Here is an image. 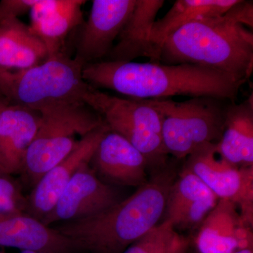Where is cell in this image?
Returning <instances> with one entry per match:
<instances>
[{
    "mask_svg": "<svg viewBox=\"0 0 253 253\" xmlns=\"http://www.w3.org/2000/svg\"><path fill=\"white\" fill-rule=\"evenodd\" d=\"M164 0H136L135 6L107 58L104 61L131 62L147 57L158 62L154 46L150 42L151 28Z\"/></svg>",
    "mask_w": 253,
    "mask_h": 253,
    "instance_id": "obj_18",
    "label": "cell"
},
{
    "mask_svg": "<svg viewBox=\"0 0 253 253\" xmlns=\"http://www.w3.org/2000/svg\"><path fill=\"white\" fill-rule=\"evenodd\" d=\"M0 246L33 252L77 251L59 231L26 212L0 213Z\"/></svg>",
    "mask_w": 253,
    "mask_h": 253,
    "instance_id": "obj_14",
    "label": "cell"
},
{
    "mask_svg": "<svg viewBox=\"0 0 253 253\" xmlns=\"http://www.w3.org/2000/svg\"><path fill=\"white\" fill-rule=\"evenodd\" d=\"M10 104L9 101L7 99H5L4 96L0 95V113L8 106Z\"/></svg>",
    "mask_w": 253,
    "mask_h": 253,
    "instance_id": "obj_26",
    "label": "cell"
},
{
    "mask_svg": "<svg viewBox=\"0 0 253 253\" xmlns=\"http://www.w3.org/2000/svg\"><path fill=\"white\" fill-rule=\"evenodd\" d=\"M188 249H189V241L186 239L184 242L173 253H188Z\"/></svg>",
    "mask_w": 253,
    "mask_h": 253,
    "instance_id": "obj_25",
    "label": "cell"
},
{
    "mask_svg": "<svg viewBox=\"0 0 253 253\" xmlns=\"http://www.w3.org/2000/svg\"><path fill=\"white\" fill-rule=\"evenodd\" d=\"M142 100L162 116L163 141L168 154L184 158L220 139L227 101L209 96L184 101Z\"/></svg>",
    "mask_w": 253,
    "mask_h": 253,
    "instance_id": "obj_6",
    "label": "cell"
},
{
    "mask_svg": "<svg viewBox=\"0 0 253 253\" xmlns=\"http://www.w3.org/2000/svg\"><path fill=\"white\" fill-rule=\"evenodd\" d=\"M253 3L239 0L225 14L186 25L168 37L159 62L197 65L246 83L253 69Z\"/></svg>",
    "mask_w": 253,
    "mask_h": 253,
    "instance_id": "obj_1",
    "label": "cell"
},
{
    "mask_svg": "<svg viewBox=\"0 0 253 253\" xmlns=\"http://www.w3.org/2000/svg\"><path fill=\"white\" fill-rule=\"evenodd\" d=\"M43 42L18 18L0 23V71H19L48 59Z\"/></svg>",
    "mask_w": 253,
    "mask_h": 253,
    "instance_id": "obj_19",
    "label": "cell"
},
{
    "mask_svg": "<svg viewBox=\"0 0 253 253\" xmlns=\"http://www.w3.org/2000/svg\"><path fill=\"white\" fill-rule=\"evenodd\" d=\"M21 253H51V252H33V251H21Z\"/></svg>",
    "mask_w": 253,
    "mask_h": 253,
    "instance_id": "obj_28",
    "label": "cell"
},
{
    "mask_svg": "<svg viewBox=\"0 0 253 253\" xmlns=\"http://www.w3.org/2000/svg\"><path fill=\"white\" fill-rule=\"evenodd\" d=\"M27 198L12 176L0 172V213L26 212Z\"/></svg>",
    "mask_w": 253,
    "mask_h": 253,
    "instance_id": "obj_23",
    "label": "cell"
},
{
    "mask_svg": "<svg viewBox=\"0 0 253 253\" xmlns=\"http://www.w3.org/2000/svg\"><path fill=\"white\" fill-rule=\"evenodd\" d=\"M86 104L104 119L110 130L123 136L144 155L155 171L167 166L162 116L142 99L113 96L94 86Z\"/></svg>",
    "mask_w": 253,
    "mask_h": 253,
    "instance_id": "obj_7",
    "label": "cell"
},
{
    "mask_svg": "<svg viewBox=\"0 0 253 253\" xmlns=\"http://www.w3.org/2000/svg\"><path fill=\"white\" fill-rule=\"evenodd\" d=\"M90 164L96 174L118 185L139 187L148 181L147 159L114 131H108L103 136Z\"/></svg>",
    "mask_w": 253,
    "mask_h": 253,
    "instance_id": "obj_13",
    "label": "cell"
},
{
    "mask_svg": "<svg viewBox=\"0 0 253 253\" xmlns=\"http://www.w3.org/2000/svg\"><path fill=\"white\" fill-rule=\"evenodd\" d=\"M218 154L238 167L253 166V99L226 105Z\"/></svg>",
    "mask_w": 253,
    "mask_h": 253,
    "instance_id": "obj_20",
    "label": "cell"
},
{
    "mask_svg": "<svg viewBox=\"0 0 253 253\" xmlns=\"http://www.w3.org/2000/svg\"><path fill=\"white\" fill-rule=\"evenodd\" d=\"M239 0H177L161 19L155 21L150 33V42L158 56L159 50L168 37L179 28L204 18L225 14Z\"/></svg>",
    "mask_w": 253,
    "mask_h": 253,
    "instance_id": "obj_21",
    "label": "cell"
},
{
    "mask_svg": "<svg viewBox=\"0 0 253 253\" xmlns=\"http://www.w3.org/2000/svg\"><path fill=\"white\" fill-rule=\"evenodd\" d=\"M155 172L126 199L91 217L61 223L54 229L68 238L76 251L123 253L157 226L165 214L176 173L167 167Z\"/></svg>",
    "mask_w": 253,
    "mask_h": 253,
    "instance_id": "obj_3",
    "label": "cell"
},
{
    "mask_svg": "<svg viewBox=\"0 0 253 253\" xmlns=\"http://www.w3.org/2000/svg\"><path fill=\"white\" fill-rule=\"evenodd\" d=\"M109 130L105 124L81 138L72 152L37 182L27 198L26 212L42 220L75 174L83 166L90 164L100 141Z\"/></svg>",
    "mask_w": 253,
    "mask_h": 253,
    "instance_id": "obj_11",
    "label": "cell"
},
{
    "mask_svg": "<svg viewBox=\"0 0 253 253\" xmlns=\"http://www.w3.org/2000/svg\"><path fill=\"white\" fill-rule=\"evenodd\" d=\"M216 144L205 145L188 156L184 168L218 199L234 203L243 219L253 224V166L238 167L228 162L218 154Z\"/></svg>",
    "mask_w": 253,
    "mask_h": 253,
    "instance_id": "obj_8",
    "label": "cell"
},
{
    "mask_svg": "<svg viewBox=\"0 0 253 253\" xmlns=\"http://www.w3.org/2000/svg\"><path fill=\"white\" fill-rule=\"evenodd\" d=\"M186 239L176 233L169 221L164 220L123 253H173Z\"/></svg>",
    "mask_w": 253,
    "mask_h": 253,
    "instance_id": "obj_22",
    "label": "cell"
},
{
    "mask_svg": "<svg viewBox=\"0 0 253 253\" xmlns=\"http://www.w3.org/2000/svg\"><path fill=\"white\" fill-rule=\"evenodd\" d=\"M38 112L39 126L22 172L33 186L72 152L81 138L106 124L101 116L84 103H62Z\"/></svg>",
    "mask_w": 253,
    "mask_h": 253,
    "instance_id": "obj_5",
    "label": "cell"
},
{
    "mask_svg": "<svg viewBox=\"0 0 253 253\" xmlns=\"http://www.w3.org/2000/svg\"><path fill=\"white\" fill-rule=\"evenodd\" d=\"M136 0H94L82 24L75 57L84 65L107 58L129 18Z\"/></svg>",
    "mask_w": 253,
    "mask_h": 253,
    "instance_id": "obj_10",
    "label": "cell"
},
{
    "mask_svg": "<svg viewBox=\"0 0 253 253\" xmlns=\"http://www.w3.org/2000/svg\"><path fill=\"white\" fill-rule=\"evenodd\" d=\"M83 77L95 88L110 89L134 99L209 96L234 102L244 84L224 73L197 65L151 61L88 63L83 67Z\"/></svg>",
    "mask_w": 253,
    "mask_h": 253,
    "instance_id": "obj_2",
    "label": "cell"
},
{
    "mask_svg": "<svg viewBox=\"0 0 253 253\" xmlns=\"http://www.w3.org/2000/svg\"><path fill=\"white\" fill-rule=\"evenodd\" d=\"M233 253H253V249H247L240 250V251H236V252Z\"/></svg>",
    "mask_w": 253,
    "mask_h": 253,
    "instance_id": "obj_27",
    "label": "cell"
},
{
    "mask_svg": "<svg viewBox=\"0 0 253 253\" xmlns=\"http://www.w3.org/2000/svg\"><path fill=\"white\" fill-rule=\"evenodd\" d=\"M40 117L36 110L11 104L0 113V172L12 176L23 172Z\"/></svg>",
    "mask_w": 253,
    "mask_h": 253,
    "instance_id": "obj_16",
    "label": "cell"
},
{
    "mask_svg": "<svg viewBox=\"0 0 253 253\" xmlns=\"http://www.w3.org/2000/svg\"><path fill=\"white\" fill-rule=\"evenodd\" d=\"M199 226L196 244L200 253H233L253 249V226L243 219L230 201L219 199Z\"/></svg>",
    "mask_w": 253,
    "mask_h": 253,
    "instance_id": "obj_12",
    "label": "cell"
},
{
    "mask_svg": "<svg viewBox=\"0 0 253 253\" xmlns=\"http://www.w3.org/2000/svg\"><path fill=\"white\" fill-rule=\"evenodd\" d=\"M84 66L63 52L27 69L0 71V95L38 111L62 103L86 104L91 85L83 79Z\"/></svg>",
    "mask_w": 253,
    "mask_h": 253,
    "instance_id": "obj_4",
    "label": "cell"
},
{
    "mask_svg": "<svg viewBox=\"0 0 253 253\" xmlns=\"http://www.w3.org/2000/svg\"><path fill=\"white\" fill-rule=\"evenodd\" d=\"M83 0H38L31 10L33 31L44 43L49 58L63 53L66 38L83 24Z\"/></svg>",
    "mask_w": 253,
    "mask_h": 253,
    "instance_id": "obj_17",
    "label": "cell"
},
{
    "mask_svg": "<svg viewBox=\"0 0 253 253\" xmlns=\"http://www.w3.org/2000/svg\"><path fill=\"white\" fill-rule=\"evenodd\" d=\"M121 201L114 186L100 179L91 164L82 167L42 220L46 225L79 220L102 212Z\"/></svg>",
    "mask_w": 253,
    "mask_h": 253,
    "instance_id": "obj_9",
    "label": "cell"
},
{
    "mask_svg": "<svg viewBox=\"0 0 253 253\" xmlns=\"http://www.w3.org/2000/svg\"><path fill=\"white\" fill-rule=\"evenodd\" d=\"M219 199L198 176L184 168L173 183L166 204L164 220L176 229L199 226Z\"/></svg>",
    "mask_w": 253,
    "mask_h": 253,
    "instance_id": "obj_15",
    "label": "cell"
},
{
    "mask_svg": "<svg viewBox=\"0 0 253 253\" xmlns=\"http://www.w3.org/2000/svg\"><path fill=\"white\" fill-rule=\"evenodd\" d=\"M38 0H1L0 1V23L5 20L18 18L38 3Z\"/></svg>",
    "mask_w": 253,
    "mask_h": 253,
    "instance_id": "obj_24",
    "label": "cell"
}]
</instances>
